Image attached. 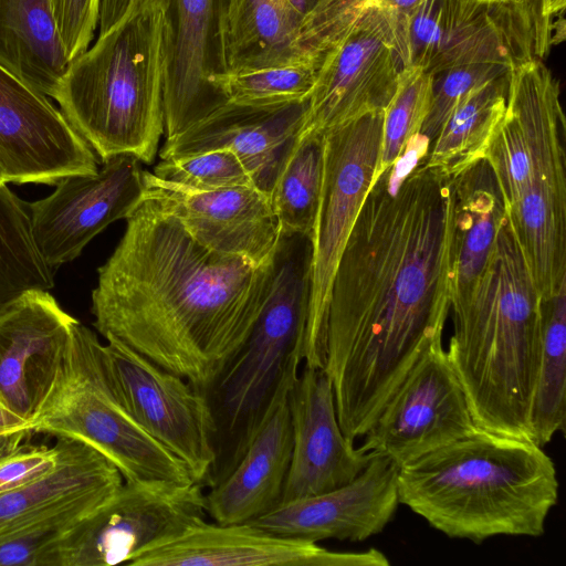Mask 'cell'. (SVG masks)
<instances>
[{"mask_svg": "<svg viewBox=\"0 0 566 566\" xmlns=\"http://www.w3.org/2000/svg\"><path fill=\"white\" fill-rule=\"evenodd\" d=\"M450 308L469 301L494 252L506 220L495 175L485 158L449 179Z\"/></svg>", "mask_w": 566, "mask_h": 566, "instance_id": "d4e9b609", "label": "cell"}, {"mask_svg": "<svg viewBox=\"0 0 566 566\" xmlns=\"http://www.w3.org/2000/svg\"><path fill=\"white\" fill-rule=\"evenodd\" d=\"M29 430V422L13 411L0 398V434Z\"/></svg>", "mask_w": 566, "mask_h": 566, "instance_id": "7bdbcfd3", "label": "cell"}, {"mask_svg": "<svg viewBox=\"0 0 566 566\" xmlns=\"http://www.w3.org/2000/svg\"><path fill=\"white\" fill-rule=\"evenodd\" d=\"M145 192L208 249L261 265L273 255L280 231L269 197L254 186L193 190L143 170Z\"/></svg>", "mask_w": 566, "mask_h": 566, "instance_id": "44dd1931", "label": "cell"}, {"mask_svg": "<svg viewBox=\"0 0 566 566\" xmlns=\"http://www.w3.org/2000/svg\"><path fill=\"white\" fill-rule=\"evenodd\" d=\"M48 290H29L0 312V398L29 423L53 387L74 325Z\"/></svg>", "mask_w": 566, "mask_h": 566, "instance_id": "ac0fdd59", "label": "cell"}, {"mask_svg": "<svg viewBox=\"0 0 566 566\" xmlns=\"http://www.w3.org/2000/svg\"><path fill=\"white\" fill-rule=\"evenodd\" d=\"M302 21L287 0H223L228 74L307 60L297 48Z\"/></svg>", "mask_w": 566, "mask_h": 566, "instance_id": "83f0119b", "label": "cell"}, {"mask_svg": "<svg viewBox=\"0 0 566 566\" xmlns=\"http://www.w3.org/2000/svg\"><path fill=\"white\" fill-rule=\"evenodd\" d=\"M153 174L193 190L254 186L240 159L228 149L160 159Z\"/></svg>", "mask_w": 566, "mask_h": 566, "instance_id": "d590c367", "label": "cell"}, {"mask_svg": "<svg viewBox=\"0 0 566 566\" xmlns=\"http://www.w3.org/2000/svg\"><path fill=\"white\" fill-rule=\"evenodd\" d=\"M479 429L441 340L412 366L358 448L400 468Z\"/></svg>", "mask_w": 566, "mask_h": 566, "instance_id": "5bb4252c", "label": "cell"}, {"mask_svg": "<svg viewBox=\"0 0 566 566\" xmlns=\"http://www.w3.org/2000/svg\"><path fill=\"white\" fill-rule=\"evenodd\" d=\"M541 301L506 219L446 349L482 430L533 441Z\"/></svg>", "mask_w": 566, "mask_h": 566, "instance_id": "277c9868", "label": "cell"}, {"mask_svg": "<svg viewBox=\"0 0 566 566\" xmlns=\"http://www.w3.org/2000/svg\"><path fill=\"white\" fill-rule=\"evenodd\" d=\"M566 420V283L541 301L538 369L532 402L533 441L539 447L565 431Z\"/></svg>", "mask_w": 566, "mask_h": 566, "instance_id": "f546056e", "label": "cell"}, {"mask_svg": "<svg viewBox=\"0 0 566 566\" xmlns=\"http://www.w3.org/2000/svg\"><path fill=\"white\" fill-rule=\"evenodd\" d=\"M321 65L303 60L258 70L229 73L223 80L228 102L274 105L307 98Z\"/></svg>", "mask_w": 566, "mask_h": 566, "instance_id": "e575fe53", "label": "cell"}, {"mask_svg": "<svg viewBox=\"0 0 566 566\" xmlns=\"http://www.w3.org/2000/svg\"><path fill=\"white\" fill-rule=\"evenodd\" d=\"M29 429L93 447L126 482L197 483L186 464L128 412L105 365L103 344L81 322L74 325L65 360Z\"/></svg>", "mask_w": 566, "mask_h": 566, "instance_id": "ba28073f", "label": "cell"}, {"mask_svg": "<svg viewBox=\"0 0 566 566\" xmlns=\"http://www.w3.org/2000/svg\"><path fill=\"white\" fill-rule=\"evenodd\" d=\"M324 0H287L290 6L303 19L310 15Z\"/></svg>", "mask_w": 566, "mask_h": 566, "instance_id": "f6af8a7d", "label": "cell"}, {"mask_svg": "<svg viewBox=\"0 0 566 566\" xmlns=\"http://www.w3.org/2000/svg\"><path fill=\"white\" fill-rule=\"evenodd\" d=\"M70 60L51 0H0V65L54 96Z\"/></svg>", "mask_w": 566, "mask_h": 566, "instance_id": "4316f807", "label": "cell"}, {"mask_svg": "<svg viewBox=\"0 0 566 566\" xmlns=\"http://www.w3.org/2000/svg\"><path fill=\"white\" fill-rule=\"evenodd\" d=\"M60 458L43 478L0 494V533L59 509L81 496L115 492L124 483L119 470L93 447L57 437Z\"/></svg>", "mask_w": 566, "mask_h": 566, "instance_id": "484cf974", "label": "cell"}, {"mask_svg": "<svg viewBox=\"0 0 566 566\" xmlns=\"http://www.w3.org/2000/svg\"><path fill=\"white\" fill-rule=\"evenodd\" d=\"M300 366L289 370L240 460L206 494L207 514L214 523H250L281 504L293 448L289 392Z\"/></svg>", "mask_w": 566, "mask_h": 566, "instance_id": "cb8c5ba5", "label": "cell"}, {"mask_svg": "<svg viewBox=\"0 0 566 566\" xmlns=\"http://www.w3.org/2000/svg\"><path fill=\"white\" fill-rule=\"evenodd\" d=\"M402 35L406 67L429 74L471 63L513 69L537 59L526 19L495 0H424L405 21Z\"/></svg>", "mask_w": 566, "mask_h": 566, "instance_id": "7c38bea8", "label": "cell"}, {"mask_svg": "<svg viewBox=\"0 0 566 566\" xmlns=\"http://www.w3.org/2000/svg\"><path fill=\"white\" fill-rule=\"evenodd\" d=\"M113 493L86 494L0 533V566H50L52 549L63 535Z\"/></svg>", "mask_w": 566, "mask_h": 566, "instance_id": "d6a6232c", "label": "cell"}, {"mask_svg": "<svg viewBox=\"0 0 566 566\" xmlns=\"http://www.w3.org/2000/svg\"><path fill=\"white\" fill-rule=\"evenodd\" d=\"M31 431L22 430L0 434V459L18 448L30 436Z\"/></svg>", "mask_w": 566, "mask_h": 566, "instance_id": "ee69618b", "label": "cell"}, {"mask_svg": "<svg viewBox=\"0 0 566 566\" xmlns=\"http://www.w3.org/2000/svg\"><path fill=\"white\" fill-rule=\"evenodd\" d=\"M403 69L391 13L380 0H368L324 57L296 137L324 134L365 114L385 112Z\"/></svg>", "mask_w": 566, "mask_h": 566, "instance_id": "8fae6325", "label": "cell"}, {"mask_svg": "<svg viewBox=\"0 0 566 566\" xmlns=\"http://www.w3.org/2000/svg\"><path fill=\"white\" fill-rule=\"evenodd\" d=\"M423 1L424 0H380L382 6L391 13L397 32L402 41V27L405 21Z\"/></svg>", "mask_w": 566, "mask_h": 566, "instance_id": "b9f144b4", "label": "cell"}, {"mask_svg": "<svg viewBox=\"0 0 566 566\" xmlns=\"http://www.w3.org/2000/svg\"><path fill=\"white\" fill-rule=\"evenodd\" d=\"M60 451L52 448L22 442L0 459V494L30 484L54 470Z\"/></svg>", "mask_w": 566, "mask_h": 566, "instance_id": "74e56055", "label": "cell"}, {"mask_svg": "<svg viewBox=\"0 0 566 566\" xmlns=\"http://www.w3.org/2000/svg\"><path fill=\"white\" fill-rule=\"evenodd\" d=\"M428 146L415 135L373 181L334 274L324 370L353 442L442 340L450 311L449 178L426 165Z\"/></svg>", "mask_w": 566, "mask_h": 566, "instance_id": "6da1fadb", "label": "cell"}, {"mask_svg": "<svg viewBox=\"0 0 566 566\" xmlns=\"http://www.w3.org/2000/svg\"><path fill=\"white\" fill-rule=\"evenodd\" d=\"M54 286L53 270L34 243L28 202L0 186V312L29 290Z\"/></svg>", "mask_w": 566, "mask_h": 566, "instance_id": "1f68e13d", "label": "cell"}, {"mask_svg": "<svg viewBox=\"0 0 566 566\" xmlns=\"http://www.w3.org/2000/svg\"><path fill=\"white\" fill-rule=\"evenodd\" d=\"M324 171V135L295 138L284 157L269 201L280 234L303 233L312 239Z\"/></svg>", "mask_w": 566, "mask_h": 566, "instance_id": "4dcf8cb0", "label": "cell"}, {"mask_svg": "<svg viewBox=\"0 0 566 566\" xmlns=\"http://www.w3.org/2000/svg\"><path fill=\"white\" fill-rule=\"evenodd\" d=\"M547 6H548V0H543V11H544V14H545L548 19L553 20V19L548 15V13H547Z\"/></svg>", "mask_w": 566, "mask_h": 566, "instance_id": "bcb514c9", "label": "cell"}, {"mask_svg": "<svg viewBox=\"0 0 566 566\" xmlns=\"http://www.w3.org/2000/svg\"><path fill=\"white\" fill-rule=\"evenodd\" d=\"M103 357L132 417L208 486L216 460L214 421L206 395L182 377L108 337Z\"/></svg>", "mask_w": 566, "mask_h": 566, "instance_id": "4fadbf2b", "label": "cell"}, {"mask_svg": "<svg viewBox=\"0 0 566 566\" xmlns=\"http://www.w3.org/2000/svg\"><path fill=\"white\" fill-rule=\"evenodd\" d=\"M130 566H388L387 556L370 548L332 552L317 543L282 537L250 523L203 522L185 535L151 548Z\"/></svg>", "mask_w": 566, "mask_h": 566, "instance_id": "7402d4cb", "label": "cell"}, {"mask_svg": "<svg viewBox=\"0 0 566 566\" xmlns=\"http://www.w3.org/2000/svg\"><path fill=\"white\" fill-rule=\"evenodd\" d=\"M516 8L526 19L534 31L537 45V56L545 57L551 46L556 43L553 33V20L548 19L543 11V0H495Z\"/></svg>", "mask_w": 566, "mask_h": 566, "instance_id": "ab89813d", "label": "cell"}, {"mask_svg": "<svg viewBox=\"0 0 566 566\" xmlns=\"http://www.w3.org/2000/svg\"><path fill=\"white\" fill-rule=\"evenodd\" d=\"M0 168L7 184L50 186L98 170L94 150L62 112L1 65Z\"/></svg>", "mask_w": 566, "mask_h": 566, "instance_id": "e0dca14e", "label": "cell"}, {"mask_svg": "<svg viewBox=\"0 0 566 566\" xmlns=\"http://www.w3.org/2000/svg\"><path fill=\"white\" fill-rule=\"evenodd\" d=\"M308 97L274 105L228 102L171 139L160 159L228 149L269 197L279 168L305 119Z\"/></svg>", "mask_w": 566, "mask_h": 566, "instance_id": "603a6c76", "label": "cell"}, {"mask_svg": "<svg viewBox=\"0 0 566 566\" xmlns=\"http://www.w3.org/2000/svg\"><path fill=\"white\" fill-rule=\"evenodd\" d=\"M163 17L164 123L174 138L228 103L223 0H157Z\"/></svg>", "mask_w": 566, "mask_h": 566, "instance_id": "9a60e30c", "label": "cell"}, {"mask_svg": "<svg viewBox=\"0 0 566 566\" xmlns=\"http://www.w3.org/2000/svg\"><path fill=\"white\" fill-rule=\"evenodd\" d=\"M510 74L478 87L459 103L428 147V167L450 179L484 158L506 111Z\"/></svg>", "mask_w": 566, "mask_h": 566, "instance_id": "f1b7e54d", "label": "cell"}, {"mask_svg": "<svg viewBox=\"0 0 566 566\" xmlns=\"http://www.w3.org/2000/svg\"><path fill=\"white\" fill-rule=\"evenodd\" d=\"M501 63H471L431 74V101L429 112L420 129L429 145L459 105L478 87L511 72Z\"/></svg>", "mask_w": 566, "mask_h": 566, "instance_id": "8d00e7d4", "label": "cell"}, {"mask_svg": "<svg viewBox=\"0 0 566 566\" xmlns=\"http://www.w3.org/2000/svg\"><path fill=\"white\" fill-rule=\"evenodd\" d=\"M484 158L534 286L551 297L566 283V120L559 83L542 60L511 70Z\"/></svg>", "mask_w": 566, "mask_h": 566, "instance_id": "5b68a950", "label": "cell"}, {"mask_svg": "<svg viewBox=\"0 0 566 566\" xmlns=\"http://www.w3.org/2000/svg\"><path fill=\"white\" fill-rule=\"evenodd\" d=\"M431 74L417 66L401 71L397 91L384 113L382 142L374 180L402 154L420 133L431 101Z\"/></svg>", "mask_w": 566, "mask_h": 566, "instance_id": "836d02e7", "label": "cell"}, {"mask_svg": "<svg viewBox=\"0 0 566 566\" xmlns=\"http://www.w3.org/2000/svg\"><path fill=\"white\" fill-rule=\"evenodd\" d=\"M312 256L310 235L280 234L259 317L248 338L203 392L216 428V460L209 488L233 469L289 370L304 361Z\"/></svg>", "mask_w": 566, "mask_h": 566, "instance_id": "52a82bcc", "label": "cell"}, {"mask_svg": "<svg viewBox=\"0 0 566 566\" xmlns=\"http://www.w3.org/2000/svg\"><path fill=\"white\" fill-rule=\"evenodd\" d=\"M3 184H7V182H6L4 176L2 174V170L0 168V186L3 185Z\"/></svg>", "mask_w": 566, "mask_h": 566, "instance_id": "7dc6e473", "label": "cell"}, {"mask_svg": "<svg viewBox=\"0 0 566 566\" xmlns=\"http://www.w3.org/2000/svg\"><path fill=\"white\" fill-rule=\"evenodd\" d=\"M93 325L205 392L250 335L272 276L206 248L145 192L98 268Z\"/></svg>", "mask_w": 566, "mask_h": 566, "instance_id": "7a4b0ae2", "label": "cell"}, {"mask_svg": "<svg viewBox=\"0 0 566 566\" xmlns=\"http://www.w3.org/2000/svg\"><path fill=\"white\" fill-rule=\"evenodd\" d=\"M199 483L126 482L56 543L50 566L127 564L207 521Z\"/></svg>", "mask_w": 566, "mask_h": 566, "instance_id": "30bf717a", "label": "cell"}, {"mask_svg": "<svg viewBox=\"0 0 566 566\" xmlns=\"http://www.w3.org/2000/svg\"><path fill=\"white\" fill-rule=\"evenodd\" d=\"M293 448L281 504L350 483L374 453L355 448L342 431L329 377L304 365L289 392Z\"/></svg>", "mask_w": 566, "mask_h": 566, "instance_id": "d6986e66", "label": "cell"}, {"mask_svg": "<svg viewBox=\"0 0 566 566\" xmlns=\"http://www.w3.org/2000/svg\"><path fill=\"white\" fill-rule=\"evenodd\" d=\"M399 504L450 538L539 537L557 471L535 442L479 429L398 470Z\"/></svg>", "mask_w": 566, "mask_h": 566, "instance_id": "3957f363", "label": "cell"}, {"mask_svg": "<svg viewBox=\"0 0 566 566\" xmlns=\"http://www.w3.org/2000/svg\"><path fill=\"white\" fill-rule=\"evenodd\" d=\"M384 113H368L324 135V171L312 234L304 365L324 368L326 321L336 266L379 163Z\"/></svg>", "mask_w": 566, "mask_h": 566, "instance_id": "9c48e42d", "label": "cell"}, {"mask_svg": "<svg viewBox=\"0 0 566 566\" xmlns=\"http://www.w3.org/2000/svg\"><path fill=\"white\" fill-rule=\"evenodd\" d=\"M163 17L157 0H137L109 31L72 60L53 98L99 156L150 164L165 133Z\"/></svg>", "mask_w": 566, "mask_h": 566, "instance_id": "8992f818", "label": "cell"}, {"mask_svg": "<svg viewBox=\"0 0 566 566\" xmlns=\"http://www.w3.org/2000/svg\"><path fill=\"white\" fill-rule=\"evenodd\" d=\"M137 0H99L98 35L118 23Z\"/></svg>", "mask_w": 566, "mask_h": 566, "instance_id": "60d3db41", "label": "cell"}, {"mask_svg": "<svg viewBox=\"0 0 566 566\" xmlns=\"http://www.w3.org/2000/svg\"><path fill=\"white\" fill-rule=\"evenodd\" d=\"M70 62L84 53L98 25L99 0H51Z\"/></svg>", "mask_w": 566, "mask_h": 566, "instance_id": "f35d334b", "label": "cell"}, {"mask_svg": "<svg viewBox=\"0 0 566 566\" xmlns=\"http://www.w3.org/2000/svg\"><path fill=\"white\" fill-rule=\"evenodd\" d=\"M139 163L113 156L96 172L64 177L51 195L28 202L32 237L49 268L73 261L111 223L133 213L145 195Z\"/></svg>", "mask_w": 566, "mask_h": 566, "instance_id": "2e32d148", "label": "cell"}, {"mask_svg": "<svg viewBox=\"0 0 566 566\" xmlns=\"http://www.w3.org/2000/svg\"><path fill=\"white\" fill-rule=\"evenodd\" d=\"M398 465L375 454L350 483L282 503L250 524L272 534L304 542H363L384 531L398 505Z\"/></svg>", "mask_w": 566, "mask_h": 566, "instance_id": "ffe728a7", "label": "cell"}]
</instances>
